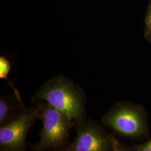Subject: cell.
<instances>
[{
    "instance_id": "3957f363",
    "label": "cell",
    "mask_w": 151,
    "mask_h": 151,
    "mask_svg": "<svg viewBox=\"0 0 151 151\" xmlns=\"http://www.w3.org/2000/svg\"><path fill=\"white\" fill-rule=\"evenodd\" d=\"M40 105L22 111L11 122L0 128L1 151H22L25 150L27 134L39 118Z\"/></svg>"
},
{
    "instance_id": "5b68a950",
    "label": "cell",
    "mask_w": 151,
    "mask_h": 151,
    "mask_svg": "<svg viewBox=\"0 0 151 151\" xmlns=\"http://www.w3.org/2000/svg\"><path fill=\"white\" fill-rule=\"evenodd\" d=\"M106 124L119 133L134 136L140 133L142 124L140 116L129 108H117L104 119Z\"/></svg>"
},
{
    "instance_id": "52a82bcc",
    "label": "cell",
    "mask_w": 151,
    "mask_h": 151,
    "mask_svg": "<svg viewBox=\"0 0 151 151\" xmlns=\"http://www.w3.org/2000/svg\"><path fill=\"white\" fill-rule=\"evenodd\" d=\"M11 69V64L10 60L5 56L1 55L0 57V78L1 79H5L7 81L8 83L10 85V86L12 87L13 91L14 92L15 96H16L20 104L24 107V105L22 101L20 94L17 90L16 87L12 84V83L8 78V76Z\"/></svg>"
},
{
    "instance_id": "277c9868",
    "label": "cell",
    "mask_w": 151,
    "mask_h": 151,
    "mask_svg": "<svg viewBox=\"0 0 151 151\" xmlns=\"http://www.w3.org/2000/svg\"><path fill=\"white\" fill-rule=\"evenodd\" d=\"M76 136L74 141L67 146L65 151H100L106 150L108 138L101 131L85 119L76 124Z\"/></svg>"
},
{
    "instance_id": "8992f818",
    "label": "cell",
    "mask_w": 151,
    "mask_h": 151,
    "mask_svg": "<svg viewBox=\"0 0 151 151\" xmlns=\"http://www.w3.org/2000/svg\"><path fill=\"white\" fill-rule=\"evenodd\" d=\"M17 98L12 96L1 97L0 99V125L3 126L14 119ZM20 102V101H19Z\"/></svg>"
},
{
    "instance_id": "7a4b0ae2",
    "label": "cell",
    "mask_w": 151,
    "mask_h": 151,
    "mask_svg": "<svg viewBox=\"0 0 151 151\" xmlns=\"http://www.w3.org/2000/svg\"><path fill=\"white\" fill-rule=\"evenodd\" d=\"M40 115L43 123L40 140L34 145V151L63 150L70 137V132L76 123L70 117L52 107L48 103H39Z\"/></svg>"
},
{
    "instance_id": "6da1fadb",
    "label": "cell",
    "mask_w": 151,
    "mask_h": 151,
    "mask_svg": "<svg viewBox=\"0 0 151 151\" xmlns=\"http://www.w3.org/2000/svg\"><path fill=\"white\" fill-rule=\"evenodd\" d=\"M32 100L45 101L70 117L76 124L86 119L84 92L63 76H57L47 81L33 96Z\"/></svg>"
},
{
    "instance_id": "ba28073f",
    "label": "cell",
    "mask_w": 151,
    "mask_h": 151,
    "mask_svg": "<svg viewBox=\"0 0 151 151\" xmlns=\"http://www.w3.org/2000/svg\"><path fill=\"white\" fill-rule=\"evenodd\" d=\"M141 150L144 151H151V141L147 143L141 148Z\"/></svg>"
},
{
    "instance_id": "9c48e42d",
    "label": "cell",
    "mask_w": 151,
    "mask_h": 151,
    "mask_svg": "<svg viewBox=\"0 0 151 151\" xmlns=\"http://www.w3.org/2000/svg\"><path fill=\"white\" fill-rule=\"evenodd\" d=\"M150 25H151V15H150Z\"/></svg>"
}]
</instances>
